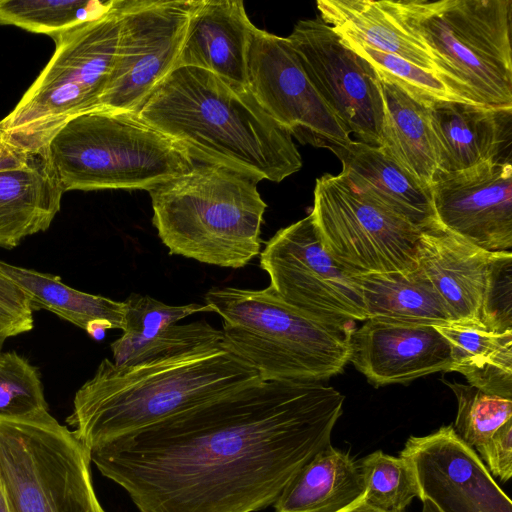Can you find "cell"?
I'll return each mask as SVG.
<instances>
[{"instance_id": "obj_44", "label": "cell", "mask_w": 512, "mask_h": 512, "mask_svg": "<svg viewBox=\"0 0 512 512\" xmlns=\"http://www.w3.org/2000/svg\"><path fill=\"white\" fill-rule=\"evenodd\" d=\"M422 512H433V511H432L431 509H429V508H427V507L423 506V510H422Z\"/></svg>"}, {"instance_id": "obj_31", "label": "cell", "mask_w": 512, "mask_h": 512, "mask_svg": "<svg viewBox=\"0 0 512 512\" xmlns=\"http://www.w3.org/2000/svg\"><path fill=\"white\" fill-rule=\"evenodd\" d=\"M457 399L456 434L471 448L491 438L512 420V399L490 395L469 385L446 383Z\"/></svg>"}, {"instance_id": "obj_3", "label": "cell", "mask_w": 512, "mask_h": 512, "mask_svg": "<svg viewBox=\"0 0 512 512\" xmlns=\"http://www.w3.org/2000/svg\"><path fill=\"white\" fill-rule=\"evenodd\" d=\"M261 381L222 341L135 365L105 358L77 390L66 421L90 451Z\"/></svg>"}, {"instance_id": "obj_22", "label": "cell", "mask_w": 512, "mask_h": 512, "mask_svg": "<svg viewBox=\"0 0 512 512\" xmlns=\"http://www.w3.org/2000/svg\"><path fill=\"white\" fill-rule=\"evenodd\" d=\"M317 8L320 19L341 38L401 57L437 75L428 47L408 26L397 1L318 0Z\"/></svg>"}, {"instance_id": "obj_33", "label": "cell", "mask_w": 512, "mask_h": 512, "mask_svg": "<svg viewBox=\"0 0 512 512\" xmlns=\"http://www.w3.org/2000/svg\"><path fill=\"white\" fill-rule=\"evenodd\" d=\"M48 410L36 367L14 351L0 354V416L16 417Z\"/></svg>"}, {"instance_id": "obj_42", "label": "cell", "mask_w": 512, "mask_h": 512, "mask_svg": "<svg viewBox=\"0 0 512 512\" xmlns=\"http://www.w3.org/2000/svg\"><path fill=\"white\" fill-rule=\"evenodd\" d=\"M0 512H15L12 502L8 496L3 479L0 475Z\"/></svg>"}, {"instance_id": "obj_25", "label": "cell", "mask_w": 512, "mask_h": 512, "mask_svg": "<svg viewBox=\"0 0 512 512\" xmlns=\"http://www.w3.org/2000/svg\"><path fill=\"white\" fill-rule=\"evenodd\" d=\"M357 464L331 444L291 479L275 501V512H339L364 495Z\"/></svg>"}, {"instance_id": "obj_38", "label": "cell", "mask_w": 512, "mask_h": 512, "mask_svg": "<svg viewBox=\"0 0 512 512\" xmlns=\"http://www.w3.org/2000/svg\"><path fill=\"white\" fill-rule=\"evenodd\" d=\"M33 308L25 292L0 272V327L9 338L34 327Z\"/></svg>"}, {"instance_id": "obj_39", "label": "cell", "mask_w": 512, "mask_h": 512, "mask_svg": "<svg viewBox=\"0 0 512 512\" xmlns=\"http://www.w3.org/2000/svg\"><path fill=\"white\" fill-rule=\"evenodd\" d=\"M486 468L501 481L512 476V420L504 424L486 442L474 449Z\"/></svg>"}, {"instance_id": "obj_29", "label": "cell", "mask_w": 512, "mask_h": 512, "mask_svg": "<svg viewBox=\"0 0 512 512\" xmlns=\"http://www.w3.org/2000/svg\"><path fill=\"white\" fill-rule=\"evenodd\" d=\"M220 341L221 330L205 320L173 324L150 337L123 333L111 343L112 362L118 366L135 365Z\"/></svg>"}, {"instance_id": "obj_8", "label": "cell", "mask_w": 512, "mask_h": 512, "mask_svg": "<svg viewBox=\"0 0 512 512\" xmlns=\"http://www.w3.org/2000/svg\"><path fill=\"white\" fill-rule=\"evenodd\" d=\"M119 34L115 0L101 16L53 38L55 50L0 130L16 146L44 157L71 119L98 111L113 69Z\"/></svg>"}, {"instance_id": "obj_32", "label": "cell", "mask_w": 512, "mask_h": 512, "mask_svg": "<svg viewBox=\"0 0 512 512\" xmlns=\"http://www.w3.org/2000/svg\"><path fill=\"white\" fill-rule=\"evenodd\" d=\"M342 40L355 53L367 60L378 76L397 83L416 98L424 102L437 100L466 103L453 94L435 73L362 43L343 38Z\"/></svg>"}, {"instance_id": "obj_27", "label": "cell", "mask_w": 512, "mask_h": 512, "mask_svg": "<svg viewBox=\"0 0 512 512\" xmlns=\"http://www.w3.org/2000/svg\"><path fill=\"white\" fill-rule=\"evenodd\" d=\"M367 319L444 325L455 322L418 267L411 272L357 273Z\"/></svg>"}, {"instance_id": "obj_20", "label": "cell", "mask_w": 512, "mask_h": 512, "mask_svg": "<svg viewBox=\"0 0 512 512\" xmlns=\"http://www.w3.org/2000/svg\"><path fill=\"white\" fill-rule=\"evenodd\" d=\"M332 152L342 164L339 177L359 196L422 231L439 224L430 187L402 169L379 146L352 139Z\"/></svg>"}, {"instance_id": "obj_41", "label": "cell", "mask_w": 512, "mask_h": 512, "mask_svg": "<svg viewBox=\"0 0 512 512\" xmlns=\"http://www.w3.org/2000/svg\"><path fill=\"white\" fill-rule=\"evenodd\" d=\"M339 512H385L382 510H379L375 507H372L366 501L364 500L363 496L359 498L357 501H355L353 504L349 505L345 509L339 511Z\"/></svg>"}, {"instance_id": "obj_17", "label": "cell", "mask_w": 512, "mask_h": 512, "mask_svg": "<svg viewBox=\"0 0 512 512\" xmlns=\"http://www.w3.org/2000/svg\"><path fill=\"white\" fill-rule=\"evenodd\" d=\"M349 362L376 387L450 372L448 341L432 326L366 319L350 339Z\"/></svg>"}, {"instance_id": "obj_15", "label": "cell", "mask_w": 512, "mask_h": 512, "mask_svg": "<svg viewBox=\"0 0 512 512\" xmlns=\"http://www.w3.org/2000/svg\"><path fill=\"white\" fill-rule=\"evenodd\" d=\"M400 456L412 464L419 499L433 512H512L510 498L452 425L409 437Z\"/></svg>"}, {"instance_id": "obj_28", "label": "cell", "mask_w": 512, "mask_h": 512, "mask_svg": "<svg viewBox=\"0 0 512 512\" xmlns=\"http://www.w3.org/2000/svg\"><path fill=\"white\" fill-rule=\"evenodd\" d=\"M90 0H0V25L16 26L52 39L95 19L112 5Z\"/></svg>"}, {"instance_id": "obj_4", "label": "cell", "mask_w": 512, "mask_h": 512, "mask_svg": "<svg viewBox=\"0 0 512 512\" xmlns=\"http://www.w3.org/2000/svg\"><path fill=\"white\" fill-rule=\"evenodd\" d=\"M205 302L222 318V343L262 381L320 382L342 372L355 324H337L261 290L213 287Z\"/></svg>"}, {"instance_id": "obj_7", "label": "cell", "mask_w": 512, "mask_h": 512, "mask_svg": "<svg viewBox=\"0 0 512 512\" xmlns=\"http://www.w3.org/2000/svg\"><path fill=\"white\" fill-rule=\"evenodd\" d=\"M62 191L142 189L191 170L195 163L137 113L93 111L68 121L45 156Z\"/></svg>"}, {"instance_id": "obj_23", "label": "cell", "mask_w": 512, "mask_h": 512, "mask_svg": "<svg viewBox=\"0 0 512 512\" xmlns=\"http://www.w3.org/2000/svg\"><path fill=\"white\" fill-rule=\"evenodd\" d=\"M62 191L45 157L0 171V247L12 249L47 230L60 210Z\"/></svg>"}, {"instance_id": "obj_5", "label": "cell", "mask_w": 512, "mask_h": 512, "mask_svg": "<svg viewBox=\"0 0 512 512\" xmlns=\"http://www.w3.org/2000/svg\"><path fill=\"white\" fill-rule=\"evenodd\" d=\"M257 183L198 163L149 191L152 224L169 254L224 268L246 266L260 254L267 208Z\"/></svg>"}, {"instance_id": "obj_11", "label": "cell", "mask_w": 512, "mask_h": 512, "mask_svg": "<svg viewBox=\"0 0 512 512\" xmlns=\"http://www.w3.org/2000/svg\"><path fill=\"white\" fill-rule=\"evenodd\" d=\"M260 267L276 295L308 315L337 324L367 319L357 273L324 250L311 214L276 232Z\"/></svg>"}, {"instance_id": "obj_30", "label": "cell", "mask_w": 512, "mask_h": 512, "mask_svg": "<svg viewBox=\"0 0 512 512\" xmlns=\"http://www.w3.org/2000/svg\"><path fill=\"white\" fill-rule=\"evenodd\" d=\"M359 468L365 489L363 498L372 507L404 512L413 498H419L417 477L407 458L378 450L363 458Z\"/></svg>"}, {"instance_id": "obj_40", "label": "cell", "mask_w": 512, "mask_h": 512, "mask_svg": "<svg viewBox=\"0 0 512 512\" xmlns=\"http://www.w3.org/2000/svg\"><path fill=\"white\" fill-rule=\"evenodd\" d=\"M38 156L13 144L0 130V171L28 166Z\"/></svg>"}, {"instance_id": "obj_13", "label": "cell", "mask_w": 512, "mask_h": 512, "mask_svg": "<svg viewBox=\"0 0 512 512\" xmlns=\"http://www.w3.org/2000/svg\"><path fill=\"white\" fill-rule=\"evenodd\" d=\"M309 81L348 134L379 146L383 100L372 65L320 17L298 21L286 37Z\"/></svg>"}, {"instance_id": "obj_37", "label": "cell", "mask_w": 512, "mask_h": 512, "mask_svg": "<svg viewBox=\"0 0 512 512\" xmlns=\"http://www.w3.org/2000/svg\"><path fill=\"white\" fill-rule=\"evenodd\" d=\"M433 327L450 345L453 360L450 372L455 366L482 357L512 339V332L495 333L470 322L455 321Z\"/></svg>"}, {"instance_id": "obj_10", "label": "cell", "mask_w": 512, "mask_h": 512, "mask_svg": "<svg viewBox=\"0 0 512 512\" xmlns=\"http://www.w3.org/2000/svg\"><path fill=\"white\" fill-rule=\"evenodd\" d=\"M322 246L354 273L418 268L422 230L355 193L339 175L316 179L310 212Z\"/></svg>"}, {"instance_id": "obj_19", "label": "cell", "mask_w": 512, "mask_h": 512, "mask_svg": "<svg viewBox=\"0 0 512 512\" xmlns=\"http://www.w3.org/2000/svg\"><path fill=\"white\" fill-rule=\"evenodd\" d=\"M495 252L468 242L440 224L421 232L418 267L455 321L482 325L483 295Z\"/></svg>"}, {"instance_id": "obj_34", "label": "cell", "mask_w": 512, "mask_h": 512, "mask_svg": "<svg viewBox=\"0 0 512 512\" xmlns=\"http://www.w3.org/2000/svg\"><path fill=\"white\" fill-rule=\"evenodd\" d=\"M481 323L491 332H512V254L496 251L485 285Z\"/></svg>"}, {"instance_id": "obj_18", "label": "cell", "mask_w": 512, "mask_h": 512, "mask_svg": "<svg viewBox=\"0 0 512 512\" xmlns=\"http://www.w3.org/2000/svg\"><path fill=\"white\" fill-rule=\"evenodd\" d=\"M437 171L453 172L490 161H510L512 109L455 101H428Z\"/></svg>"}, {"instance_id": "obj_1", "label": "cell", "mask_w": 512, "mask_h": 512, "mask_svg": "<svg viewBox=\"0 0 512 512\" xmlns=\"http://www.w3.org/2000/svg\"><path fill=\"white\" fill-rule=\"evenodd\" d=\"M345 397L261 381L89 451L139 512H256L330 445Z\"/></svg>"}, {"instance_id": "obj_12", "label": "cell", "mask_w": 512, "mask_h": 512, "mask_svg": "<svg viewBox=\"0 0 512 512\" xmlns=\"http://www.w3.org/2000/svg\"><path fill=\"white\" fill-rule=\"evenodd\" d=\"M196 0H115L117 52L98 111L137 113L176 68Z\"/></svg>"}, {"instance_id": "obj_16", "label": "cell", "mask_w": 512, "mask_h": 512, "mask_svg": "<svg viewBox=\"0 0 512 512\" xmlns=\"http://www.w3.org/2000/svg\"><path fill=\"white\" fill-rule=\"evenodd\" d=\"M430 191L437 221L443 228L484 250L510 251L511 161L437 171Z\"/></svg>"}, {"instance_id": "obj_35", "label": "cell", "mask_w": 512, "mask_h": 512, "mask_svg": "<svg viewBox=\"0 0 512 512\" xmlns=\"http://www.w3.org/2000/svg\"><path fill=\"white\" fill-rule=\"evenodd\" d=\"M124 303L126 314L123 333L139 337L153 336L158 331L194 313L212 312L206 304L191 303L172 306L138 293H131Z\"/></svg>"}, {"instance_id": "obj_26", "label": "cell", "mask_w": 512, "mask_h": 512, "mask_svg": "<svg viewBox=\"0 0 512 512\" xmlns=\"http://www.w3.org/2000/svg\"><path fill=\"white\" fill-rule=\"evenodd\" d=\"M0 272L17 284L34 309H45L101 339L108 329L125 328L126 305L71 288L58 276L14 266L0 260Z\"/></svg>"}, {"instance_id": "obj_9", "label": "cell", "mask_w": 512, "mask_h": 512, "mask_svg": "<svg viewBox=\"0 0 512 512\" xmlns=\"http://www.w3.org/2000/svg\"><path fill=\"white\" fill-rule=\"evenodd\" d=\"M90 454L48 410L0 416V475L15 512H105Z\"/></svg>"}, {"instance_id": "obj_36", "label": "cell", "mask_w": 512, "mask_h": 512, "mask_svg": "<svg viewBox=\"0 0 512 512\" xmlns=\"http://www.w3.org/2000/svg\"><path fill=\"white\" fill-rule=\"evenodd\" d=\"M452 371L462 374L469 385L484 393L512 399V339L482 357L455 366Z\"/></svg>"}, {"instance_id": "obj_24", "label": "cell", "mask_w": 512, "mask_h": 512, "mask_svg": "<svg viewBox=\"0 0 512 512\" xmlns=\"http://www.w3.org/2000/svg\"><path fill=\"white\" fill-rule=\"evenodd\" d=\"M378 78L384 112L379 147L417 181L430 187L438 165L427 105L397 83Z\"/></svg>"}, {"instance_id": "obj_14", "label": "cell", "mask_w": 512, "mask_h": 512, "mask_svg": "<svg viewBox=\"0 0 512 512\" xmlns=\"http://www.w3.org/2000/svg\"><path fill=\"white\" fill-rule=\"evenodd\" d=\"M246 65L251 94L301 144L332 152L352 140L309 81L287 38L254 26Z\"/></svg>"}, {"instance_id": "obj_2", "label": "cell", "mask_w": 512, "mask_h": 512, "mask_svg": "<svg viewBox=\"0 0 512 512\" xmlns=\"http://www.w3.org/2000/svg\"><path fill=\"white\" fill-rule=\"evenodd\" d=\"M137 114L193 162L276 183L302 167L291 134L248 88L235 87L201 68L173 69Z\"/></svg>"}, {"instance_id": "obj_21", "label": "cell", "mask_w": 512, "mask_h": 512, "mask_svg": "<svg viewBox=\"0 0 512 512\" xmlns=\"http://www.w3.org/2000/svg\"><path fill=\"white\" fill-rule=\"evenodd\" d=\"M253 27L243 1L196 0L176 68H201L235 87L247 88Z\"/></svg>"}, {"instance_id": "obj_6", "label": "cell", "mask_w": 512, "mask_h": 512, "mask_svg": "<svg viewBox=\"0 0 512 512\" xmlns=\"http://www.w3.org/2000/svg\"><path fill=\"white\" fill-rule=\"evenodd\" d=\"M408 26L457 97L512 109L511 0H399Z\"/></svg>"}, {"instance_id": "obj_43", "label": "cell", "mask_w": 512, "mask_h": 512, "mask_svg": "<svg viewBox=\"0 0 512 512\" xmlns=\"http://www.w3.org/2000/svg\"><path fill=\"white\" fill-rule=\"evenodd\" d=\"M8 337L5 335V333L3 332V330L1 329L0 327V354L2 353V347H3V344L5 342V340L7 339Z\"/></svg>"}]
</instances>
